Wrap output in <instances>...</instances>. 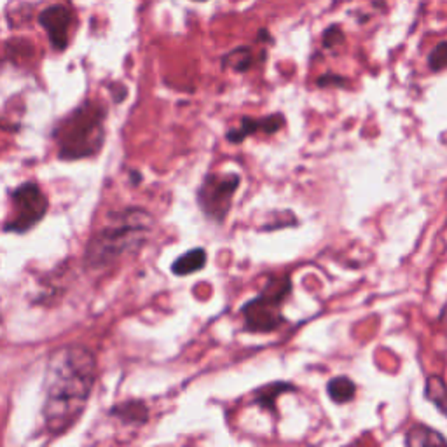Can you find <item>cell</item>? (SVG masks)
<instances>
[{
    "label": "cell",
    "mask_w": 447,
    "mask_h": 447,
    "mask_svg": "<svg viewBox=\"0 0 447 447\" xmlns=\"http://www.w3.org/2000/svg\"><path fill=\"white\" fill-rule=\"evenodd\" d=\"M97 381V358L84 346H65L51 355L44 381V427L52 437L63 435L86 411Z\"/></svg>",
    "instance_id": "cell-1"
},
{
    "label": "cell",
    "mask_w": 447,
    "mask_h": 447,
    "mask_svg": "<svg viewBox=\"0 0 447 447\" xmlns=\"http://www.w3.org/2000/svg\"><path fill=\"white\" fill-rule=\"evenodd\" d=\"M154 219L143 208H128L112 213L111 220L87 241L84 259L91 269L108 267L125 253L136 252L149 239Z\"/></svg>",
    "instance_id": "cell-2"
},
{
    "label": "cell",
    "mask_w": 447,
    "mask_h": 447,
    "mask_svg": "<svg viewBox=\"0 0 447 447\" xmlns=\"http://www.w3.org/2000/svg\"><path fill=\"white\" fill-rule=\"evenodd\" d=\"M105 115L104 105L97 101H86L70 112L55 128L59 159L73 161L97 156L105 142Z\"/></svg>",
    "instance_id": "cell-3"
},
{
    "label": "cell",
    "mask_w": 447,
    "mask_h": 447,
    "mask_svg": "<svg viewBox=\"0 0 447 447\" xmlns=\"http://www.w3.org/2000/svg\"><path fill=\"white\" fill-rule=\"evenodd\" d=\"M292 292V281L288 276L271 278L264 290L257 297L250 299L241 308L245 316V329L255 334H269L285 325L281 304Z\"/></svg>",
    "instance_id": "cell-4"
},
{
    "label": "cell",
    "mask_w": 447,
    "mask_h": 447,
    "mask_svg": "<svg viewBox=\"0 0 447 447\" xmlns=\"http://www.w3.org/2000/svg\"><path fill=\"white\" fill-rule=\"evenodd\" d=\"M238 173H208L198 189V205L210 220L222 224L232 205V196L239 187Z\"/></svg>",
    "instance_id": "cell-5"
},
{
    "label": "cell",
    "mask_w": 447,
    "mask_h": 447,
    "mask_svg": "<svg viewBox=\"0 0 447 447\" xmlns=\"http://www.w3.org/2000/svg\"><path fill=\"white\" fill-rule=\"evenodd\" d=\"M10 201H13V215L3 225V229L7 232H16V234H23L35 227L44 219L49 208L45 194L37 184H31V182L21 184L10 194Z\"/></svg>",
    "instance_id": "cell-6"
},
{
    "label": "cell",
    "mask_w": 447,
    "mask_h": 447,
    "mask_svg": "<svg viewBox=\"0 0 447 447\" xmlns=\"http://www.w3.org/2000/svg\"><path fill=\"white\" fill-rule=\"evenodd\" d=\"M285 126L283 114H271L266 118H243L239 126L229 129L225 133V140L231 143H241L243 140L248 136L255 135V133H262V135H274L280 132Z\"/></svg>",
    "instance_id": "cell-7"
},
{
    "label": "cell",
    "mask_w": 447,
    "mask_h": 447,
    "mask_svg": "<svg viewBox=\"0 0 447 447\" xmlns=\"http://www.w3.org/2000/svg\"><path fill=\"white\" fill-rule=\"evenodd\" d=\"M38 21L48 31L51 45L56 51H63L69 44V27H70V10L65 6H51L42 10Z\"/></svg>",
    "instance_id": "cell-8"
},
{
    "label": "cell",
    "mask_w": 447,
    "mask_h": 447,
    "mask_svg": "<svg viewBox=\"0 0 447 447\" xmlns=\"http://www.w3.org/2000/svg\"><path fill=\"white\" fill-rule=\"evenodd\" d=\"M447 439L441 432L427 427V425H413L406 434V446L421 447V446H446Z\"/></svg>",
    "instance_id": "cell-9"
},
{
    "label": "cell",
    "mask_w": 447,
    "mask_h": 447,
    "mask_svg": "<svg viewBox=\"0 0 447 447\" xmlns=\"http://www.w3.org/2000/svg\"><path fill=\"white\" fill-rule=\"evenodd\" d=\"M206 259H208V255H206L205 248H192L175 260L171 271L177 276H187V274L196 273V271H201L205 267Z\"/></svg>",
    "instance_id": "cell-10"
},
{
    "label": "cell",
    "mask_w": 447,
    "mask_h": 447,
    "mask_svg": "<svg viewBox=\"0 0 447 447\" xmlns=\"http://www.w3.org/2000/svg\"><path fill=\"white\" fill-rule=\"evenodd\" d=\"M287 392H295V388L288 383H271V385L264 386V388L255 392V406H260L262 409L274 411L276 409V399Z\"/></svg>",
    "instance_id": "cell-11"
},
{
    "label": "cell",
    "mask_w": 447,
    "mask_h": 447,
    "mask_svg": "<svg viewBox=\"0 0 447 447\" xmlns=\"http://www.w3.org/2000/svg\"><path fill=\"white\" fill-rule=\"evenodd\" d=\"M327 393H329L330 400L336 404H348L355 399L357 395V386L346 376H336L330 379L327 385Z\"/></svg>",
    "instance_id": "cell-12"
},
{
    "label": "cell",
    "mask_w": 447,
    "mask_h": 447,
    "mask_svg": "<svg viewBox=\"0 0 447 447\" xmlns=\"http://www.w3.org/2000/svg\"><path fill=\"white\" fill-rule=\"evenodd\" d=\"M114 416H118L122 423L126 425H143L149 418V411H147L143 402H126L121 404L114 409Z\"/></svg>",
    "instance_id": "cell-13"
},
{
    "label": "cell",
    "mask_w": 447,
    "mask_h": 447,
    "mask_svg": "<svg viewBox=\"0 0 447 447\" xmlns=\"http://www.w3.org/2000/svg\"><path fill=\"white\" fill-rule=\"evenodd\" d=\"M425 397L447 416V385L441 376H430L425 383Z\"/></svg>",
    "instance_id": "cell-14"
},
{
    "label": "cell",
    "mask_w": 447,
    "mask_h": 447,
    "mask_svg": "<svg viewBox=\"0 0 447 447\" xmlns=\"http://www.w3.org/2000/svg\"><path fill=\"white\" fill-rule=\"evenodd\" d=\"M224 65H231L236 72H246L252 66V52L248 48H239L224 58Z\"/></svg>",
    "instance_id": "cell-15"
},
{
    "label": "cell",
    "mask_w": 447,
    "mask_h": 447,
    "mask_svg": "<svg viewBox=\"0 0 447 447\" xmlns=\"http://www.w3.org/2000/svg\"><path fill=\"white\" fill-rule=\"evenodd\" d=\"M428 65L434 72H439V70L447 69V41L441 42L434 51L428 56Z\"/></svg>",
    "instance_id": "cell-16"
},
{
    "label": "cell",
    "mask_w": 447,
    "mask_h": 447,
    "mask_svg": "<svg viewBox=\"0 0 447 447\" xmlns=\"http://www.w3.org/2000/svg\"><path fill=\"white\" fill-rule=\"evenodd\" d=\"M344 38L343 31H341V28L337 27V24H334V27L327 28L325 34H323V45L325 48H334V45L341 44Z\"/></svg>",
    "instance_id": "cell-17"
},
{
    "label": "cell",
    "mask_w": 447,
    "mask_h": 447,
    "mask_svg": "<svg viewBox=\"0 0 447 447\" xmlns=\"http://www.w3.org/2000/svg\"><path fill=\"white\" fill-rule=\"evenodd\" d=\"M344 83H346V80L339 76H323L320 77L316 84H318L320 87H327V86H344Z\"/></svg>",
    "instance_id": "cell-18"
},
{
    "label": "cell",
    "mask_w": 447,
    "mask_h": 447,
    "mask_svg": "<svg viewBox=\"0 0 447 447\" xmlns=\"http://www.w3.org/2000/svg\"><path fill=\"white\" fill-rule=\"evenodd\" d=\"M259 38H260V41H271V37L267 35V30H260L259 31Z\"/></svg>",
    "instance_id": "cell-19"
},
{
    "label": "cell",
    "mask_w": 447,
    "mask_h": 447,
    "mask_svg": "<svg viewBox=\"0 0 447 447\" xmlns=\"http://www.w3.org/2000/svg\"><path fill=\"white\" fill-rule=\"evenodd\" d=\"M198 2H203V0H198Z\"/></svg>",
    "instance_id": "cell-20"
}]
</instances>
